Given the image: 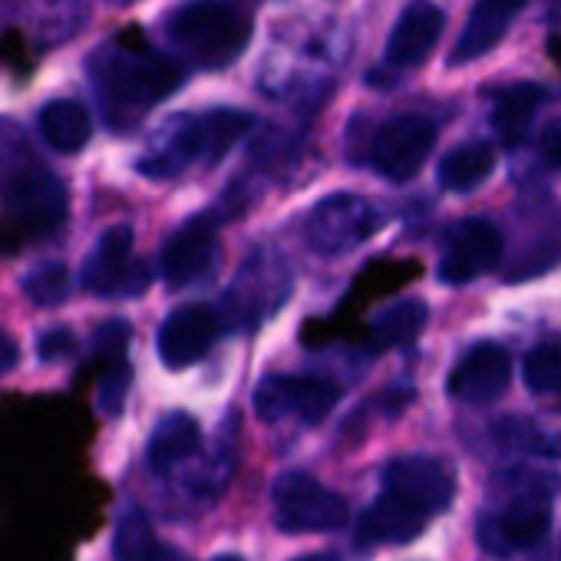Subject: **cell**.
<instances>
[{"label": "cell", "mask_w": 561, "mask_h": 561, "mask_svg": "<svg viewBox=\"0 0 561 561\" xmlns=\"http://www.w3.org/2000/svg\"><path fill=\"white\" fill-rule=\"evenodd\" d=\"M90 77L106 119L133 126L142 113L182 87V67L142 44H110L90 60Z\"/></svg>", "instance_id": "6da1fadb"}, {"label": "cell", "mask_w": 561, "mask_h": 561, "mask_svg": "<svg viewBox=\"0 0 561 561\" xmlns=\"http://www.w3.org/2000/svg\"><path fill=\"white\" fill-rule=\"evenodd\" d=\"M251 116L238 110H211L202 116H179L156 133L136 169L146 179H175L192 165H215L244 133Z\"/></svg>", "instance_id": "7a4b0ae2"}, {"label": "cell", "mask_w": 561, "mask_h": 561, "mask_svg": "<svg viewBox=\"0 0 561 561\" xmlns=\"http://www.w3.org/2000/svg\"><path fill=\"white\" fill-rule=\"evenodd\" d=\"M165 34L192 64L221 70L244 54L251 21L228 0H192L169 18Z\"/></svg>", "instance_id": "3957f363"}, {"label": "cell", "mask_w": 561, "mask_h": 561, "mask_svg": "<svg viewBox=\"0 0 561 561\" xmlns=\"http://www.w3.org/2000/svg\"><path fill=\"white\" fill-rule=\"evenodd\" d=\"M70 195L60 175L44 165H24L4 188V215L21 238H47L64 228Z\"/></svg>", "instance_id": "277c9868"}, {"label": "cell", "mask_w": 561, "mask_h": 561, "mask_svg": "<svg viewBox=\"0 0 561 561\" xmlns=\"http://www.w3.org/2000/svg\"><path fill=\"white\" fill-rule=\"evenodd\" d=\"M351 518L344 495L331 492L308 472H288L274 485V522L280 531L308 535V531H337Z\"/></svg>", "instance_id": "5b68a950"}, {"label": "cell", "mask_w": 561, "mask_h": 561, "mask_svg": "<svg viewBox=\"0 0 561 561\" xmlns=\"http://www.w3.org/2000/svg\"><path fill=\"white\" fill-rule=\"evenodd\" d=\"M341 400V383L331 377L271 374L254 390V413L264 423H321Z\"/></svg>", "instance_id": "8992f818"}, {"label": "cell", "mask_w": 561, "mask_h": 561, "mask_svg": "<svg viewBox=\"0 0 561 561\" xmlns=\"http://www.w3.org/2000/svg\"><path fill=\"white\" fill-rule=\"evenodd\" d=\"M83 288L96 298H139L152 285V271L133 257V228L113 225L93 244L83 264Z\"/></svg>", "instance_id": "52a82bcc"}, {"label": "cell", "mask_w": 561, "mask_h": 561, "mask_svg": "<svg viewBox=\"0 0 561 561\" xmlns=\"http://www.w3.org/2000/svg\"><path fill=\"white\" fill-rule=\"evenodd\" d=\"M380 221H383L380 211L367 198L341 192V195H331L321 205H314V211L308 215L305 234L318 254L337 257V254H347L357 244H364L380 228Z\"/></svg>", "instance_id": "ba28073f"}, {"label": "cell", "mask_w": 561, "mask_h": 561, "mask_svg": "<svg viewBox=\"0 0 561 561\" xmlns=\"http://www.w3.org/2000/svg\"><path fill=\"white\" fill-rule=\"evenodd\" d=\"M383 492L397 495L400 502H407L410 508H416L423 518H436L443 515L453 499H456V476L443 459L413 453V456H400L383 469Z\"/></svg>", "instance_id": "9c48e42d"}, {"label": "cell", "mask_w": 561, "mask_h": 561, "mask_svg": "<svg viewBox=\"0 0 561 561\" xmlns=\"http://www.w3.org/2000/svg\"><path fill=\"white\" fill-rule=\"evenodd\" d=\"M433 146H436L433 119H426L420 113L393 116L390 123H383L377 129L374 146H370V162L390 182H407L423 169Z\"/></svg>", "instance_id": "30bf717a"}, {"label": "cell", "mask_w": 561, "mask_h": 561, "mask_svg": "<svg viewBox=\"0 0 561 561\" xmlns=\"http://www.w3.org/2000/svg\"><path fill=\"white\" fill-rule=\"evenodd\" d=\"M479 545L492 554H512L538 545L551 531V505L548 495L538 489L515 495L502 512L482 515L479 525Z\"/></svg>", "instance_id": "8fae6325"}, {"label": "cell", "mask_w": 561, "mask_h": 561, "mask_svg": "<svg viewBox=\"0 0 561 561\" xmlns=\"http://www.w3.org/2000/svg\"><path fill=\"white\" fill-rule=\"evenodd\" d=\"M502 231L485 218H462L453 225L439 257L443 285H469V280L492 271L502 257Z\"/></svg>", "instance_id": "7c38bea8"}, {"label": "cell", "mask_w": 561, "mask_h": 561, "mask_svg": "<svg viewBox=\"0 0 561 561\" xmlns=\"http://www.w3.org/2000/svg\"><path fill=\"white\" fill-rule=\"evenodd\" d=\"M218 261V228L211 215H195L188 218L182 228L172 231V238L162 248V280L179 291V288H192L198 280H205L211 274Z\"/></svg>", "instance_id": "4fadbf2b"}, {"label": "cell", "mask_w": 561, "mask_h": 561, "mask_svg": "<svg viewBox=\"0 0 561 561\" xmlns=\"http://www.w3.org/2000/svg\"><path fill=\"white\" fill-rule=\"evenodd\" d=\"M291 291V271L277 254H254L231 285L225 305L231 321L257 324Z\"/></svg>", "instance_id": "5bb4252c"}, {"label": "cell", "mask_w": 561, "mask_h": 561, "mask_svg": "<svg viewBox=\"0 0 561 561\" xmlns=\"http://www.w3.org/2000/svg\"><path fill=\"white\" fill-rule=\"evenodd\" d=\"M221 331V314L211 305H182L159 328V360L169 370H185L198 364Z\"/></svg>", "instance_id": "9a60e30c"}, {"label": "cell", "mask_w": 561, "mask_h": 561, "mask_svg": "<svg viewBox=\"0 0 561 561\" xmlns=\"http://www.w3.org/2000/svg\"><path fill=\"white\" fill-rule=\"evenodd\" d=\"M512 383V360L495 344H476L449 374V397L462 403H495Z\"/></svg>", "instance_id": "2e32d148"}, {"label": "cell", "mask_w": 561, "mask_h": 561, "mask_svg": "<svg viewBox=\"0 0 561 561\" xmlns=\"http://www.w3.org/2000/svg\"><path fill=\"white\" fill-rule=\"evenodd\" d=\"M443 24H446V18L436 4H430V0H413L390 31L387 64L400 67V70L420 67L433 54V47L443 34Z\"/></svg>", "instance_id": "e0dca14e"}, {"label": "cell", "mask_w": 561, "mask_h": 561, "mask_svg": "<svg viewBox=\"0 0 561 561\" xmlns=\"http://www.w3.org/2000/svg\"><path fill=\"white\" fill-rule=\"evenodd\" d=\"M522 8H525V0H476V8L453 47L449 64H469L495 50L499 41L512 31Z\"/></svg>", "instance_id": "ac0fdd59"}, {"label": "cell", "mask_w": 561, "mask_h": 561, "mask_svg": "<svg viewBox=\"0 0 561 561\" xmlns=\"http://www.w3.org/2000/svg\"><path fill=\"white\" fill-rule=\"evenodd\" d=\"M430 525V518H423L416 508H410L407 502H400L390 492H380L374 499V505L364 512L360 525H357V545L370 548V545H403L420 538V531Z\"/></svg>", "instance_id": "d6986e66"}, {"label": "cell", "mask_w": 561, "mask_h": 561, "mask_svg": "<svg viewBox=\"0 0 561 561\" xmlns=\"http://www.w3.org/2000/svg\"><path fill=\"white\" fill-rule=\"evenodd\" d=\"M545 103V90L535 87V83H515V87H505L495 103H492V129L495 136L502 139V146L515 149L528 139L531 133V119L538 116Z\"/></svg>", "instance_id": "ffe728a7"}, {"label": "cell", "mask_w": 561, "mask_h": 561, "mask_svg": "<svg viewBox=\"0 0 561 561\" xmlns=\"http://www.w3.org/2000/svg\"><path fill=\"white\" fill-rule=\"evenodd\" d=\"M202 446V430L198 420L188 413H169L159 420V426L152 430L146 459L152 466V472H169L182 462H188Z\"/></svg>", "instance_id": "44dd1931"}, {"label": "cell", "mask_w": 561, "mask_h": 561, "mask_svg": "<svg viewBox=\"0 0 561 561\" xmlns=\"http://www.w3.org/2000/svg\"><path fill=\"white\" fill-rule=\"evenodd\" d=\"M44 142L60 156H77L93 139V119L77 100H50L37 116Z\"/></svg>", "instance_id": "7402d4cb"}, {"label": "cell", "mask_w": 561, "mask_h": 561, "mask_svg": "<svg viewBox=\"0 0 561 561\" xmlns=\"http://www.w3.org/2000/svg\"><path fill=\"white\" fill-rule=\"evenodd\" d=\"M430 321V308L416 298L410 301H400V305H390L387 311H380L367 331V347L383 354V351H393V347H403V344H413L423 328Z\"/></svg>", "instance_id": "603a6c76"}, {"label": "cell", "mask_w": 561, "mask_h": 561, "mask_svg": "<svg viewBox=\"0 0 561 561\" xmlns=\"http://www.w3.org/2000/svg\"><path fill=\"white\" fill-rule=\"evenodd\" d=\"M495 169V152L489 142H462L439 162V185L446 192H472Z\"/></svg>", "instance_id": "cb8c5ba5"}, {"label": "cell", "mask_w": 561, "mask_h": 561, "mask_svg": "<svg viewBox=\"0 0 561 561\" xmlns=\"http://www.w3.org/2000/svg\"><path fill=\"white\" fill-rule=\"evenodd\" d=\"M113 558L116 561H162L165 548L156 538L149 515L139 505H126L116 518L113 531Z\"/></svg>", "instance_id": "d4e9b609"}, {"label": "cell", "mask_w": 561, "mask_h": 561, "mask_svg": "<svg viewBox=\"0 0 561 561\" xmlns=\"http://www.w3.org/2000/svg\"><path fill=\"white\" fill-rule=\"evenodd\" d=\"M21 288H24V295H27L31 305H37V308H60V305L70 298V288H73L70 267H67L64 261L34 264V267L24 274Z\"/></svg>", "instance_id": "484cf974"}, {"label": "cell", "mask_w": 561, "mask_h": 561, "mask_svg": "<svg viewBox=\"0 0 561 561\" xmlns=\"http://www.w3.org/2000/svg\"><path fill=\"white\" fill-rule=\"evenodd\" d=\"M495 439L508 449L522 453H541V456H561V436L548 433L535 420H499L495 423Z\"/></svg>", "instance_id": "4316f807"}, {"label": "cell", "mask_w": 561, "mask_h": 561, "mask_svg": "<svg viewBox=\"0 0 561 561\" xmlns=\"http://www.w3.org/2000/svg\"><path fill=\"white\" fill-rule=\"evenodd\" d=\"M525 387L535 393H558L561 390V341L538 344L525 357Z\"/></svg>", "instance_id": "83f0119b"}, {"label": "cell", "mask_w": 561, "mask_h": 561, "mask_svg": "<svg viewBox=\"0 0 561 561\" xmlns=\"http://www.w3.org/2000/svg\"><path fill=\"white\" fill-rule=\"evenodd\" d=\"M129 383H133V370H129L126 360L116 364V367H106V374H103V380H100V410H103L106 416H119V413H123Z\"/></svg>", "instance_id": "f1b7e54d"}, {"label": "cell", "mask_w": 561, "mask_h": 561, "mask_svg": "<svg viewBox=\"0 0 561 561\" xmlns=\"http://www.w3.org/2000/svg\"><path fill=\"white\" fill-rule=\"evenodd\" d=\"M129 324L126 321H106L100 331H96V337H93V351H96V357L106 364V367H116V364H123L126 360V344H129Z\"/></svg>", "instance_id": "f546056e"}, {"label": "cell", "mask_w": 561, "mask_h": 561, "mask_svg": "<svg viewBox=\"0 0 561 561\" xmlns=\"http://www.w3.org/2000/svg\"><path fill=\"white\" fill-rule=\"evenodd\" d=\"M77 351H80V341H77V334L67 331V328H54V331H44V334L37 337V357L47 360V364H64V360H70Z\"/></svg>", "instance_id": "4dcf8cb0"}, {"label": "cell", "mask_w": 561, "mask_h": 561, "mask_svg": "<svg viewBox=\"0 0 561 561\" xmlns=\"http://www.w3.org/2000/svg\"><path fill=\"white\" fill-rule=\"evenodd\" d=\"M538 149H541V156H545L548 165L561 169V119L545 126V133H541V139H538Z\"/></svg>", "instance_id": "1f68e13d"}, {"label": "cell", "mask_w": 561, "mask_h": 561, "mask_svg": "<svg viewBox=\"0 0 561 561\" xmlns=\"http://www.w3.org/2000/svg\"><path fill=\"white\" fill-rule=\"evenodd\" d=\"M18 364H21V347H18V341H14L8 331H0V377H8Z\"/></svg>", "instance_id": "d6a6232c"}, {"label": "cell", "mask_w": 561, "mask_h": 561, "mask_svg": "<svg viewBox=\"0 0 561 561\" xmlns=\"http://www.w3.org/2000/svg\"><path fill=\"white\" fill-rule=\"evenodd\" d=\"M295 561H341L337 554H305V558H295Z\"/></svg>", "instance_id": "836d02e7"}, {"label": "cell", "mask_w": 561, "mask_h": 561, "mask_svg": "<svg viewBox=\"0 0 561 561\" xmlns=\"http://www.w3.org/2000/svg\"><path fill=\"white\" fill-rule=\"evenodd\" d=\"M215 561H241V558H238V554H218Z\"/></svg>", "instance_id": "e575fe53"}, {"label": "cell", "mask_w": 561, "mask_h": 561, "mask_svg": "<svg viewBox=\"0 0 561 561\" xmlns=\"http://www.w3.org/2000/svg\"><path fill=\"white\" fill-rule=\"evenodd\" d=\"M162 561H182V558H179V554H172V558H162Z\"/></svg>", "instance_id": "d590c367"}]
</instances>
